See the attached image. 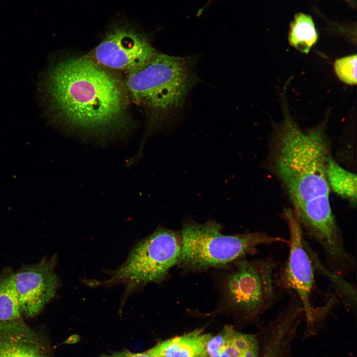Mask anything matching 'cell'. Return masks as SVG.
<instances>
[{"instance_id":"8fae6325","label":"cell","mask_w":357,"mask_h":357,"mask_svg":"<svg viewBox=\"0 0 357 357\" xmlns=\"http://www.w3.org/2000/svg\"><path fill=\"white\" fill-rule=\"evenodd\" d=\"M210 334L202 329L164 341L145 351L152 357H208L207 344Z\"/></svg>"},{"instance_id":"52a82bcc","label":"cell","mask_w":357,"mask_h":357,"mask_svg":"<svg viewBox=\"0 0 357 357\" xmlns=\"http://www.w3.org/2000/svg\"><path fill=\"white\" fill-rule=\"evenodd\" d=\"M283 218L289 231V254L279 270L275 272V283L284 297L293 292L300 299L305 313L304 336L308 337L315 335L322 323L324 308L323 305L315 307L312 304L316 271L306 248L300 225L291 209L284 211Z\"/></svg>"},{"instance_id":"5bb4252c","label":"cell","mask_w":357,"mask_h":357,"mask_svg":"<svg viewBox=\"0 0 357 357\" xmlns=\"http://www.w3.org/2000/svg\"><path fill=\"white\" fill-rule=\"evenodd\" d=\"M305 245L311 258L315 271H318L329 279L333 292L338 297L340 303L348 311H356L357 308L356 286L346 281L344 276L327 269L306 240H305Z\"/></svg>"},{"instance_id":"277c9868","label":"cell","mask_w":357,"mask_h":357,"mask_svg":"<svg viewBox=\"0 0 357 357\" xmlns=\"http://www.w3.org/2000/svg\"><path fill=\"white\" fill-rule=\"evenodd\" d=\"M180 233L182 247L178 265L193 272L228 266L255 254L260 245L288 242V239L263 232L225 235L222 226L212 219L202 224L187 220Z\"/></svg>"},{"instance_id":"3957f363","label":"cell","mask_w":357,"mask_h":357,"mask_svg":"<svg viewBox=\"0 0 357 357\" xmlns=\"http://www.w3.org/2000/svg\"><path fill=\"white\" fill-rule=\"evenodd\" d=\"M195 61L194 57L158 53L146 65L128 73L127 92L134 103L150 114L152 124H162L183 106L198 81Z\"/></svg>"},{"instance_id":"6da1fadb","label":"cell","mask_w":357,"mask_h":357,"mask_svg":"<svg viewBox=\"0 0 357 357\" xmlns=\"http://www.w3.org/2000/svg\"><path fill=\"white\" fill-rule=\"evenodd\" d=\"M283 119L276 127L274 166L294 207L303 234L315 241L329 260L347 251L332 211L326 176L329 153L325 123L303 131L283 102Z\"/></svg>"},{"instance_id":"2e32d148","label":"cell","mask_w":357,"mask_h":357,"mask_svg":"<svg viewBox=\"0 0 357 357\" xmlns=\"http://www.w3.org/2000/svg\"><path fill=\"white\" fill-rule=\"evenodd\" d=\"M290 44L298 51L307 54L318 40V34L312 17L303 13L297 14L290 26Z\"/></svg>"},{"instance_id":"ac0fdd59","label":"cell","mask_w":357,"mask_h":357,"mask_svg":"<svg viewBox=\"0 0 357 357\" xmlns=\"http://www.w3.org/2000/svg\"><path fill=\"white\" fill-rule=\"evenodd\" d=\"M99 357H152L144 352L142 353H134L127 350L115 352L110 354H102Z\"/></svg>"},{"instance_id":"9a60e30c","label":"cell","mask_w":357,"mask_h":357,"mask_svg":"<svg viewBox=\"0 0 357 357\" xmlns=\"http://www.w3.org/2000/svg\"><path fill=\"white\" fill-rule=\"evenodd\" d=\"M326 176L330 189L352 204L357 202V176L333 159L330 155L326 166Z\"/></svg>"},{"instance_id":"7a4b0ae2","label":"cell","mask_w":357,"mask_h":357,"mask_svg":"<svg viewBox=\"0 0 357 357\" xmlns=\"http://www.w3.org/2000/svg\"><path fill=\"white\" fill-rule=\"evenodd\" d=\"M44 87L54 120L67 130L106 136L130 128L125 86L89 56L58 61Z\"/></svg>"},{"instance_id":"7c38bea8","label":"cell","mask_w":357,"mask_h":357,"mask_svg":"<svg viewBox=\"0 0 357 357\" xmlns=\"http://www.w3.org/2000/svg\"><path fill=\"white\" fill-rule=\"evenodd\" d=\"M14 285V273L9 268L0 272V333L27 330Z\"/></svg>"},{"instance_id":"4fadbf2b","label":"cell","mask_w":357,"mask_h":357,"mask_svg":"<svg viewBox=\"0 0 357 357\" xmlns=\"http://www.w3.org/2000/svg\"><path fill=\"white\" fill-rule=\"evenodd\" d=\"M0 357H51L48 346L31 328L0 333Z\"/></svg>"},{"instance_id":"8992f818","label":"cell","mask_w":357,"mask_h":357,"mask_svg":"<svg viewBox=\"0 0 357 357\" xmlns=\"http://www.w3.org/2000/svg\"><path fill=\"white\" fill-rule=\"evenodd\" d=\"M279 264L271 255L231 263L221 286L220 310L234 312L245 321L258 322L284 297L274 280Z\"/></svg>"},{"instance_id":"ba28073f","label":"cell","mask_w":357,"mask_h":357,"mask_svg":"<svg viewBox=\"0 0 357 357\" xmlns=\"http://www.w3.org/2000/svg\"><path fill=\"white\" fill-rule=\"evenodd\" d=\"M157 53L145 36L120 27L109 32L89 57L105 68L129 73L146 65Z\"/></svg>"},{"instance_id":"9c48e42d","label":"cell","mask_w":357,"mask_h":357,"mask_svg":"<svg viewBox=\"0 0 357 357\" xmlns=\"http://www.w3.org/2000/svg\"><path fill=\"white\" fill-rule=\"evenodd\" d=\"M56 258H43L14 273V285L23 316L34 317L55 296L59 286Z\"/></svg>"},{"instance_id":"e0dca14e","label":"cell","mask_w":357,"mask_h":357,"mask_svg":"<svg viewBox=\"0 0 357 357\" xmlns=\"http://www.w3.org/2000/svg\"><path fill=\"white\" fill-rule=\"evenodd\" d=\"M335 73L342 82L349 85L357 84V55L337 60L334 64Z\"/></svg>"},{"instance_id":"5b68a950","label":"cell","mask_w":357,"mask_h":357,"mask_svg":"<svg viewBox=\"0 0 357 357\" xmlns=\"http://www.w3.org/2000/svg\"><path fill=\"white\" fill-rule=\"evenodd\" d=\"M182 247L180 231L158 227L137 242L124 262L103 281H84L91 287L122 285V304L132 294L151 283H159L179 262Z\"/></svg>"},{"instance_id":"d6986e66","label":"cell","mask_w":357,"mask_h":357,"mask_svg":"<svg viewBox=\"0 0 357 357\" xmlns=\"http://www.w3.org/2000/svg\"><path fill=\"white\" fill-rule=\"evenodd\" d=\"M212 0H210L209 1L211 2V1H212Z\"/></svg>"},{"instance_id":"30bf717a","label":"cell","mask_w":357,"mask_h":357,"mask_svg":"<svg viewBox=\"0 0 357 357\" xmlns=\"http://www.w3.org/2000/svg\"><path fill=\"white\" fill-rule=\"evenodd\" d=\"M261 350L259 332L244 333L228 325L211 335L207 344L208 357H260Z\"/></svg>"}]
</instances>
